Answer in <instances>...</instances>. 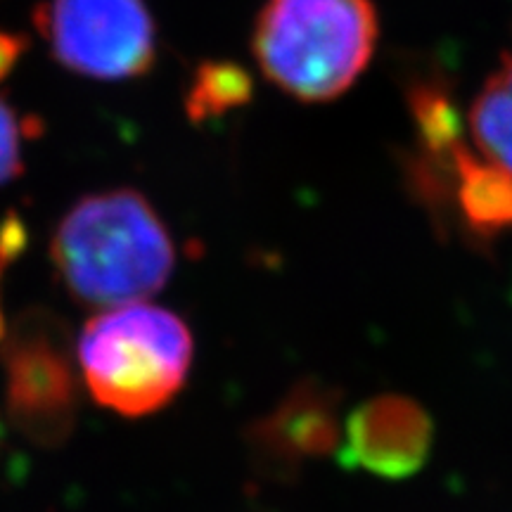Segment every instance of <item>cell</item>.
Here are the masks:
<instances>
[{
	"label": "cell",
	"instance_id": "cell-1",
	"mask_svg": "<svg viewBox=\"0 0 512 512\" xmlns=\"http://www.w3.org/2000/svg\"><path fill=\"white\" fill-rule=\"evenodd\" d=\"M62 285L83 306H124L157 294L174 271V242L138 190L86 195L50 242Z\"/></svg>",
	"mask_w": 512,
	"mask_h": 512
},
{
	"label": "cell",
	"instance_id": "cell-2",
	"mask_svg": "<svg viewBox=\"0 0 512 512\" xmlns=\"http://www.w3.org/2000/svg\"><path fill=\"white\" fill-rule=\"evenodd\" d=\"M377 43L370 0H266L254 57L271 83L304 102L339 98L368 67Z\"/></svg>",
	"mask_w": 512,
	"mask_h": 512
},
{
	"label": "cell",
	"instance_id": "cell-3",
	"mask_svg": "<svg viewBox=\"0 0 512 512\" xmlns=\"http://www.w3.org/2000/svg\"><path fill=\"white\" fill-rule=\"evenodd\" d=\"M76 354L100 406L143 418L181 392L192 363V335L174 311L124 304L88 320Z\"/></svg>",
	"mask_w": 512,
	"mask_h": 512
},
{
	"label": "cell",
	"instance_id": "cell-4",
	"mask_svg": "<svg viewBox=\"0 0 512 512\" xmlns=\"http://www.w3.org/2000/svg\"><path fill=\"white\" fill-rule=\"evenodd\" d=\"M8 375V415L31 444L57 448L72 437L79 380L69 332L46 311H27L0 344Z\"/></svg>",
	"mask_w": 512,
	"mask_h": 512
},
{
	"label": "cell",
	"instance_id": "cell-5",
	"mask_svg": "<svg viewBox=\"0 0 512 512\" xmlns=\"http://www.w3.org/2000/svg\"><path fill=\"white\" fill-rule=\"evenodd\" d=\"M31 17L55 60L74 74L121 81L155 64V24L143 0H46Z\"/></svg>",
	"mask_w": 512,
	"mask_h": 512
},
{
	"label": "cell",
	"instance_id": "cell-6",
	"mask_svg": "<svg viewBox=\"0 0 512 512\" xmlns=\"http://www.w3.org/2000/svg\"><path fill=\"white\" fill-rule=\"evenodd\" d=\"M342 394L323 380L297 382L283 401L252 422L247 446L266 477L290 479L306 463L330 456L342 439Z\"/></svg>",
	"mask_w": 512,
	"mask_h": 512
},
{
	"label": "cell",
	"instance_id": "cell-7",
	"mask_svg": "<svg viewBox=\"0 0 512 512\" xmlns=\"http://www.w3.org/2000/svg\"><path fill=\"white\" fill-rule=\"evenodd\" d=\"M432 441V418L418 401L382 394L349 415L339 456L349 470L403 479L422 470L432 453Z\"/></svg>",
	"mask_w": 512,
	"mask_h": 512
},
{
	"label": "cell",
	"instance_id": "cell-8",
	"mask_svg": "<svg viewBox=\"0 0 512 512\" xmlns=\"http://www.w3.org/2000/svg\"><path fill=\"white\" fill-rule=\"evenodd\" d=\"M470 133L484 162L512 178V57H505L470 110Z\"/></svg>",
	"mask_w": 512,
	"mask_h": 512
},
{
	"label": "cell",
	"instance_id": "cell-9",
	"mask_svg": "<svg viewBox=\"0 0 512 512\" xmlns=\"http://www.w3.org/2000/svg\"><path fill=\"white\" fill-rule=\"evenodd\" d=\"M240 100H245L242 74L226 64H204L188 98V114L192 121H200L209 114H221Z\"/></svg>",
	"mask_w": 512,
	"mask_h": 512
},
{
	"label": "cell",
	"instance_id": "cell-10",
	"mask_svg": "<svg viewBox=\"0 0 512 512\" xmlns=\"http://www.w3.org/2000/svg\"><path fill=\"white\" fill-rule=\"evenodd\" d=\"M24 119H17V112L0 98V185L15 181L22 176V138Z\"/></svg>",
	"mask_w": 512,
	"mask_h": 512
},
{
	"label": "cell",
	"instance_id": "cell-11",
	"mask_svg": "<svg viewBox=\"0 0 512 512\" xmlns=\"http://www.w3.org/2000/svg\"><path fill=\"white\" fill-rule=\"evenodd\" d=\"M29 228L19 216L17 209H8V214L0 219V264L8 266L27 252Z\"/></svg>",
	"mask_w": 512,
	"mask_h": 512
},
{
	"label": "cell",
	"instance_id": "cell-12",
	"mask_svg": "<svg viewBox=\"0 0 512 512\" xmlns=\"http://www.w3.org/2000/svg\"><path fill=\"white\" fill-rule=\"evenodd\" d=\"M31 38L12 31H0V83H3L17 67L24 53H29Z\"/></svg>",
	"mask_w": 512,
	"mask_h": 512
},
{
	"label": "cell",
	"instance_id": "cell-13",
	"mask_svg": "<svg viewBox=\"0 0 512 512\" xmlns=\"http://www.w3.org/2000/svg\"><path fill=\"white\" fill-rule=\"evenodd\" d=\"M5 335H8V325H5V316H3V304H0V344H3Z\"/></svg>",
	"mask_w": 512,
	"mask_h": 512
},
{
	"label": "cell",
	"instance_id": "cell-14",
	"mask_svg": "<svg viewBox=\"0 0 512 512\" xmlns=\"http://www.w3.org/2000/svg\"><path fill=\"white\" fill-rule=\"evenodd\" d=\"M3 268H5V266H3V264H0V275H3Z\"/></svg>",
	"mask_w": 512,
	"mask_h": 512
},
{
	"label": "cell",
	"instance_id": "cell-15",
	"mask_svg": "<svg viewBox=\"0 0 512 512\" xmlns=\"http://www.w3.org/2000/svg\"><path fill=\"white\" fill-rule=\"evenodd\" d=\"M0 434H3V427H0Z\"/></svg>",
	"mask_w": 512,
	"mask_h": 512
}]
</instances>
